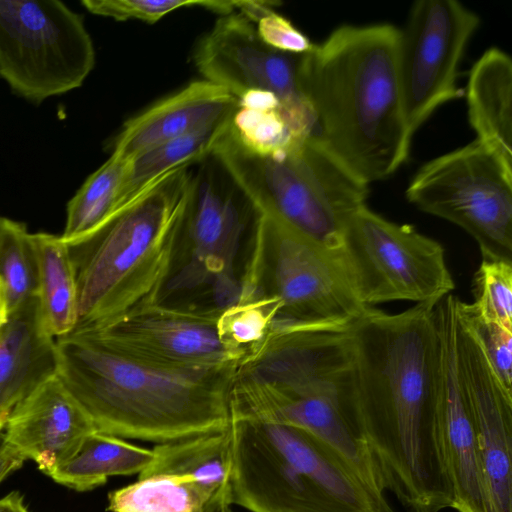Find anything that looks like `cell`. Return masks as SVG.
<instances>
[{"label": "cell", "instance_id": "1", "mask_svg": "<svg viewBox=\"0 0 512 512\" xmlns=\"http://www.w3.org/2000/svg\"><path fill=\"white\" fill-rule=\"evenodd\" d=\"M434 307L415 304L396 314L370 307L350 327L345 415L385 491L411 512L448 508L431 452L438 366Z\"/></svg>", "mask_w": 512, "mask_h": 512}, {"label": "cell", "instance_id": "2", "mask_svg": "<svg viewBox=\"0 0 512 512\" xmlns=\"http://www.w3.org/2000/svg\"><path fill=\"white\" fill-rule=\"evenodd\" d=\"M399 35L391 24L343 25L303 54L315 136L367 184L391 176L409 156Z\"/></svg>", "mask_w": 512, "mask_h": 512}, {"label": "cell", "instance_id": "3", "mask_svg": "<svg viewBox=\"0 0 512 512\" xmlns=\"http://www.w3.org/2000/svg\"><path fill=\"white\" fill-rule=\"evenodd\" d=\"M55 341L57 376L98 432L160 444L227 429L235 366L160 369L112 351L90 332Z\"/></svg>", "mask_w": 512, "mask_h": 512}, {"label": "cell", "instance_id": "4", "mask_svg": "<svg viewBox=\"0 0 512 512\" xmlns=\"http://www.w3.org/2000/svg\"><path fill=\"white\" fill-rule=\"evenodd\" d=\"M190 167L166 174L98 229L65 242L78 295L72 332L102 329L160 301L177 255Z\"/></svg>", "mask_w": 512, "mask_h": 512}, {"label": "cell", "instance_id": "5", "mask_svg": "<svg viewBox=\"0 0 512 512\" xmlns=\"http://www.w3.org/2000/svg\"><path fill=\"white\" fill-rule=\"evenodd\" d=\"M233 504L250 512H385L302 430L230 408Z\"/></svg>", "mask_w": 512, "mask_h": 512}, {"label": "cell", "instance_id": "6", "mask_svg": "<svg viewBox=\"0 0 512 512\" xmlns=\"http://www.w3.org/2000/svg\"><path fill=\"white\" fill-rule=\"evenodd\" d=\"M255 207L339 252L345 227L363 206L369 184L315 135L270 155L240 144L231 125L212 152Z\"/></svg>", "mask_w": 512, "mask_h": 512}, {"label": "cell", "instance_id": "7", "mask_svg": "<svg viewBox=\"0 0 512 512\" xmlns=\"http://www.w3.org/2000/svg\"><path fill=\"white\" fill-rule=\"evenodd\" d=\"M259 211L224 164L211 153L191 165L180 238L171 276L160 301L209 299L224 309L240 292L238 259Z\"/></svg>", "mask_w": 512, "mask_h": 512}, {"label": "cell", "instance_id": "8", "mask_svg": "<svg viewBox=\"0 0 512 512\" xmlns=\"http://www.w3.org/2000/svg\"><path fill=\"white\" fill-rule=\"evenodd\" d=\"M248 248L240 286L278 298L275 324L347 329L370 308L358 300L339 252L271 214L259 211Z\"/></svg>", "mask_w": 512, "mask_h": 512}, {"label": "cell", "instance_id": "9", "mask_svg": "<svg viewBox=\"0 0 512 512\" xmlns=\"http://www.w3.org/2000/svg\"><path fill=\"white\" fill-rule=\"evenodd\" d=\"M95 65L83 17L59 0H0V77L34 103L80 87Z\"/></svg>", "mask_w": 512, "mask_h": 512}, {"label": "cell", "instance_id": "10", "mask_svg": "<svg viewBox=\"0 0 512 512\" xmlns=\"http://www.w3.org/2000/svg\"><path fill=\"white\" fill-rule=\"evenodd\" d=\"M339 253L366 307L396 300L436 305L455 288L439 242L410 225L383 218L367 205L347 223Z\"/></svg>", "mask_w": 512, "mask_h": 512}, {"label": "cell", "instance_id": "11", "mask_svg": "<svg viewBox=\"0 0 512 512\" xmlns=\"http://www.w3.org/2000/svg\"><path fill=\"white\" fill-rule=\"evenodd\" d=\"M406 196L464 229L483 260L512 263V171L478 140L427 162Z\"/></svg>", "mask_w": 512, "mask_h": 512}, {"label": "cell", "instance_id": "12", "mask_svg": "<svg viewBox=\"0 0 512 512\" xmlns=\"http://www.w3.org/2000/svg\"><path fill=\"white\" fill-rule=\"evenodd\" d=\"M153 451L135 482L108 494L109 512H220L233 504L228 427Z\"/></svg>", "mask_w": 512, "mask_h": 512}, {"label": "cell", "instance_id": "13", "mask_svg": "<svg viewBox=\"0 0 512 512\" xmlns=\"http://www.w3.org/2000/svg\"><path fill=\"white\" fill-rule=\"evenodd\" d=\"M193 60L203 79L238 99L249 91L273 94L296 137L315 135V119L302 87L303 54L268 46L241 13L221 16L198 41Z\"/></svg>", "mask_w": 512, "mask_h": 512}, {"label": "cell", "instance_id": "14", "mask_svg": "<svg viewBox=\"0 0 512 512\" xmlns=\"http://www.w3.org/2000/svg\"><path fill=\"white\" fill-rule=\"evenodd\" d=\"M480 23L455 0H420L400 29L398 73L408 130L413 137L437 108L460 98V61Z\"/></svg>", "mask_w": 512, "mask_h": 512}, {"label": "cell", "instance_id": "15", "mask_svg": "<svg viewBox=\"0 0 512 512\" xmlns=\"http://www.w3.org/2000/svg\"><path fill=\"white\" fill-rule=\"evenodd\" d=\"M459 298L434 307L438 336L437 389L431 452L448 508L489 512L485 484L457 351Z\"/></svg>", "mask_w": 512, "mask_h": 512}, {"label": "cell", "instance_id": "16", "mask_svg": "<svg viewBox=\"0 0 512 512\" xmlns=\"http://www.w3.org/2000/svg\"><path fill=\"white\" fill-rule=\"evenodd\" d=\"M221 311L157 301L107 327L85 332L128 359L160 369L197 371L235 366L218 338Z\"/></svg>", "mask_w": 512, "mask_h": 512}, {"label": "cell", "instance_id": "17", "mask_svg": "<svg viewBox=\"0 0 512 512\" xmlns=\"http://www.w3.org/2000/svg\"><path fill=\"white\" fill-rule=\"evenodd\" d=\"M457 351L488 510L512 512V393L500 383L459 311Z\"/></svg>", "mask_w": 512, "mask_h": 512}, {"label": "cell", "instance_id": "18", "mask_svg": "<svg viewBox=\"0 0 512 512\" xmlns=\"http://www.w3.org/2000/svg\"><path fill=\"white\" fill-rule=\"evenodd\" d=\"M350 382L294 396L231 393L230 408L294 426L315 440L385 512L389 506L381 478L346 418L343 397Z\"/></svg>", "mask_w": 512, "mask_h": 512}, {"label": "cell", "instance_id": "19", "mask_svg": "<svg viewBox=\"0 0 512 512\" xmlns=\"http://www.w3.org/2000/svg\"><path fill=\"white\" fill-rule=\"evenodd\" d=\"M96 428L56 375L21 401L3 430L8 446L48 475L71 459Z\"/></svg>", "mask_w": 512, "mask_h": 512}, {"label": "cell", "instance_id": "20", "mask_svg": "<svg viewBox=\"0 0 512 512\" xmlns=\"http://www.w3.org/2000/svg\"><path fill=\"white\" fill-rule=\"evenodd\" d=\"M238 104L225 88L205 79L193 81L129 119L115 138L112 153L132 158L233 113Z\"/></svg>", "mask_w": 512, "mask_h": 512}, {"label": "cell", "instance_id": "21", "mask_svg": "<svg viewBox=\"0 0 512 512\" xmlns=\"http://www.w3.org/2000/svg\"><path fill=\"white\" fill-rule=\"evenodd\" d=\"M57 366L56 341L45 331L33 297L0 328V432L17 405L57 374Z\"/></svg>", "mask_w": 512, "mask_h": 512}, {"label": "cell", "instance_id": "22", "mask_svg": "<svg viewBox=\"0 0 512 512\" xmlns=\"http://www.w3.org/2000/svg\"><path fill=\"white\" fill-rule=\"evenodd\" d=\"M468 116L476 140L512 171V61L490 48L473 65L467 84Z\"/></svg>", "mask_w": 512, "mask_h": 512}, {"label": "cell", "instance_id": "23", "mask_svg": "<svg viewBox=\"0 0 512 512\" xmlns=\"http://www.w3.org/2000/svg\"><path fill=\"white\" fill-rule=\"evenodd\" d=\"M233 113L130 158L128 172L121 186L122 210L166 174L191 166L210 155L228 131Z\"/></svg>", "mask_w": 512, "mask_h": 512}, {"label": "cell", "instance_id": "24", "mask_svg": "<svg viewBox=\"0 0 512 512\" xmlns=\"http://www.w3.org/2000/svg\"><path fill=\"white\" fill-rule=\"evenodd\" d=\"M153 459V449L96 431L50 478L69 489L85 492L104 485L111 476L140 474Z\"/></svg>", "mask_w": 512, "mask_h": 512}, {"label": "cell", "instance_id": "25", "mask_svg": "<svg viewBox=\"0 0 512 512\" xmlns=\"http://www.w3.org/2000/svg\"><path fill=\"white\" fill-rule=\"evenodd\" d=\"M38 261L37 300L42 325L53 338L73 331L77 321V285L67 244L49 233L33 234Z\"/></svg>", "mask_w": 512, "mask_h": 512}, {"label": "cell", "instance_id": "26", "mask_svg": "<svg viewBox=\"0 0 512 512\" xmlns=\"http://www.w3.org/2000/svg\"><path fill=\"white\" fill-rule=\"evenodd\" d=\"M280 310L277 297L249 287H240L237 300L222 309L217 321L218 338L236 369L262 351Z\"/></svg>", "mask_w": 512, "mask_h": 512}, {"label": "cell", "instance_id": "27", "mask_svg": "<svg viewBox=\"0 0 512 512\" xmlns=\"http://www.w3.org/2000/svg\"><path fill=\"white\" fill-rule=\"evenodd\" d=\"M130 158L111 153L92 173L67 204L66 224L61 239L82 238L122 211L120 193Z\"/></svg>", "mask_w": 512, "mask_h": 512}, {"label": "cell", "instance_id": "28", "mask_svg": "<svg viewBox=\"0 0 512 512\" xmlns=\"http://www.w3.org/2000/svg\"><path fill=\"white\" fill-rule=\"evenodd\" d=\"M231 130L242 146L260 155L274 154L300 139L285 121L278 99L267 92L250 91L239 98Z\"/></svg>", "mask_w": 512, "mask_h": 512}, {"label": "cell", "instance_id": "29", "mask_svg": "<svg viewBox=\"0 0 512 512\" xmlns=\"http://www.w3.org/2000/svg\"><path fill=\"white\" fill-rule=\"evenodd\" d=\"M0 282L9 314L38 291V261L33 234L23 223L0 216Z\"/></svg>", "mask_w": 512, "mask_h": 512}, {"label": "cell", "instance_id": "30", "mask_svg": "<svg viewBox=\"0 0 512 512\" xmlns=\"http://www.w3.org/2000/svg\"><path fill=\"white\" fill-rule=\"evenodd\" d=\"M474 294L471 307L479 318L512 331V263L482 260Z\"/></svg>", "mask_w": 512, "mask_h": 512}, {"label": "cell", "instance_id": "31", "mask_svg": "<svg viewBox=\"0 0 512 512\" xmlns=\"http://www.w3.org/2000/svg\"><path fill=\"white\" fill-rule=\"evenodd\" d=\"M459 316L478 340L491 368L512 393V331L479 318L471 304L459 301Z\"/></svg>", "mask_w": 512, "mask_h": 512}, {"label": "cell", "instance_id": "32", "mask_svg": "<svg viewBox=\"0 0 512 512\" xmlns=\"http://www.w3.org/2000/svg\"><path fill=\"white\" fill-rule=\"evenodd\" d=\"M203 0H84L91 13L118 21L130 19L155 23L167 14L189 6H201Z\"/></svg>", "mask_w": 512, "mask_h": 512}, {"label": "cell", "instance_id": "33", "mask_svg": "<svg viewBox=\"0 0 512 512\" xmlns=\"http://www.w3.org/2000/svg\"><path fill=\"white\" fill-rule=\"evenodd\" d=\"M260 39L268 46L283 52L304 54L315 44L274 8L268 9L255 23Z\"/></svg>", "mask_w": 512, "mask_h": 512}, {"label": "cell", "instance_id": "34", "mask_svg": "<svg viewBox=\"0 0 512 512\" xmlns=\"http://www.w3.org/2000/svg\"><path fill=\"white\" fill-rule=\"evenodd\" d=\"M24 462L25 460L8 446L3 431L0 432V483L7 476L20 469Z\"/></svg>", "mask_w": 512, "mask_h": 512}, {"label": "cell", "instance_id": "35", "mask_svg": "<svg viewBox=\"0 0 512 512\" xmlns=\"http://www.w3.org/2000/svg\"><path fill=\"white\" fill-rule=\"evenodd\" d=\"M0 512H31L19 491H11L0 498Z\"/></svg>", "mask_w": 512, "mask_h": 512}, {"label": "cell", "instance_id": "36", "mask_svg": "<svg viewBox=\"0 0 512 512\" xmlns=\"http://www.w3.org/2000/svg\"><path fill=\"white\" fill-rule=\"evenodd\" d=\"M9 311L6 301L4 288L0 282V328L6 323Z\"/></svg>", "mask_w": 512, "mask_h": 512}, {"label": "cell", "instance_id": "37", "mask_svg": "<svg viewBox=\"0 0 512 512\" xmlns=\"http://www.w3.org/2000/svg\"><path fill=\"white\" fill-rule=\"evenodd\" d=\"M222 512H235L232 507H229V508H226L225 510H223Z\"/></svg>", "mask_w": 512, "mask_h": 512}]
</instances>
